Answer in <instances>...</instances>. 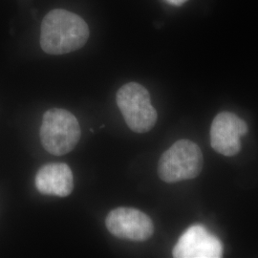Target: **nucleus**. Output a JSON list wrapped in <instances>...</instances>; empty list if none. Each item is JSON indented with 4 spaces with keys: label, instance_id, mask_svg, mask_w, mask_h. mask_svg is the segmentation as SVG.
<instances>
[{
    "label": "nucleus",
    "instance_id": "f257e3e1",
    "mask_svg": "<svg viewBox=\"0 0 258 258\" xmlns=\"http://www.w3.org/2000/svg\"><path fill=\"white\" fill-rule=\"evenodd\" d=\"M89 28L81 17L62 9L51 11L41 24L40 45L50 55H63L86 43Z\"/></svg>",
    "mask_w": 258,
    "mask_h": 258
},
{
    "label": "nucleus",
    "instance_id": "f03ea898",
    "mask_svg": "<svg viewBox=\"0 0 258 258\" xmlns=\"http://www.w3.org/2000/svg\"><path fill=\"white\" fill-rule=\"evenodd\" d=\"M40 141L44 149L53 155L71 152L81 139V126L74 115L65 109L47 110L40 126Z\"/></svg>",
    "mask_w": 258,
    "mask_h": 258
},
{
    "label": "nucleus",
    "instance_id": "7ed1b4c3",
    "mask_svg": "<svg viewBox=\"0 0 258 258\" xmlns=\"http://www.w3.org/2000/svg\"><path fill=\"white\" fill-rule=\"evenodd\" d=\"M203 164L200 148L189 140H179L161 157L158 174L166 183L189 180L200 174Z\"/></svg>",
    "mask_w": 258,
    "mask_h": 258
},
{
    "label": "nucleus",
    "instance_id": "20e7f679",
    "mask_svg": "<svg viewBox=\"0 0 258 258\" xmlns=\"http://www.w3.org/2000/svg\"><path fill=\"white\" fill-rule=\"evenodd\" d=\"M117 105L127 126L134 132L146 133L156 123L157 111L150 95L141 84L129 83L121 86L116 96Z\"/></svg>",
    "mask_w": 258,
    "mask_h": 258
},
{
    "label": "nucleus",
    "instance_id": "39448f33",
    "mask_svg": "<svg viewBox=\"0 0 258 258\" xmlns=\"http://www.w3.org/2000/svg\"><path fill=\"white\" fill-rule=\"evenodd\" d=\"M105 225L114 236L131 241H146L154 231L149 216L132 208H117L111 211L105 219Z\"/></svg>",
    "mask_w": 258,
    "mask_h": 258
},
{
    "label": "nucleus",
    "instance_id": "423d86ee",
    "mask_svg": "<svg viewBox=\"0 0 258 258\" xmlns=\"http://www.w3.org/2000/svg\"><path fill=\"white\" fill-rule=\"evenodd\" d=\"M223 253L221 241L202 225L189 227L176 243L175 258H219Z\"/></svg>",
    "mask_w": 258,
    "mask_h": 258
},
{
    "label": "nucleus",
    "instance_id": "0eeeda50",
    "mask_svg": "<svg viewBox=\"0 0 258 258\" xmlns=\"http://www.w3.org/2000/svg\"><path fill=\"white\" fill-rule=\"evenodd\" d=\"M248 131L247 123L231 112L219 113L212 121L211 144L224 156L236 155L241 149L240 139Z\"/></svg>",
    "mask_w": 258,
    "mask_h": 258
},
{
    "label": "nucleus",
    "instance_id": "6e6552de",
    "mask_svg": "<svg viewBox=\"0 0 258 258\" xmlns=\"http://www.w3.org/2000/svg\"><path fill=\"white\" fill-rule=\"evenodd\" d=\"M35 184L41 194L66 197L74 188L73 173L63 163L47 164L37 171Z\"/></svg>",
    "mask_w": 258,
    "mask_h": 258
},
{
    "label": "nucleus",
    "instance_id": "1a4fd4ad",
    "mask_svg": "<svg viewBox=\"0 0 258 258\" xmlns=\"http://www.w3.org/2000/svg\"><path fill=\"white\" fill-rule=\"evenodd\" d=\"M167 3L171 4V5H175V6H181L183 5L184 2H186L187 0H166Z\"/></svg>",
    "mask_w": 258,
    "mask_h": 258
}]
</instances>
